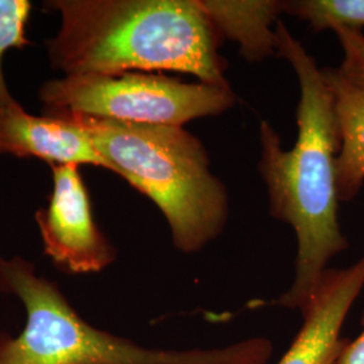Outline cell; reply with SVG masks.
Returning a JSON list of instances; mask_svg holds the SVG:
<instances>
[{"mask_svg": "<svg viewBox=\"0 0 364 364\" xmlns=\"http://www.w3.org/2000/svg\"><path fill=\"white\" fill-rule=\"evenodd\" d=\"M275 33L278 55L299 78V135L293 149L285 150L278 132L262 122L258 169L269 196L270 215L289 224L297 237L294 279L277 304L301 311L329 262L350 247L338 223L340 134L335 96L323 68L282 21L277 22Z\"/></svg>", "mask_w": 364, "mask_h": 364, "instance_id": "6da1fadb", "label": "cell"}, {"mask_svg": "<svg viewBox=\"0 0 364 364\" xmlns=\"http://www.w3.org/2000/svg\"><path fill=\"white\" fill-rule=\"evenodd\" d=\"M52 65L70 75L169 70L228 87L221 36L198 0H50Z\"/></svg>", "mask_w": 364, "mask_h": 364, "instance_id": "7a4b0ae2", "label": "cell"}, {"mask_svg": "<svg viewBox=\"0 0 364 364\" xmlns=\"http://www.w3.org/2000/svg\"><path fill=\"white\" fill-rule=\"evenodd\" d=\"M88 132L107 169L147 196L168 221L173 245L195 254L223 232L230 216L224 183L201 141L176 126L61 114Z\"/></svg>", "mask_w": 364, "mask_h": 364, "instance_id": "3957f363", "label": "cell"}, {"mask_svg": "<svg viewBox=\"0 0 364 364\" xmlns=\"http://www.w3.org/2000/svg\"><path fill=\"white\" fill-rule=\"evenodd\" d=\"M0 291L23 304L26 326L0 338V364H267L274 346L252 338L223 348L156 350L88 324L55 284L21 257H0Z\"/></svg>", "mask_w": 364, "mask_h": 364, "instance_id": "277c9868", "label": "cell"}, {"mask_svg": "<svg viewBox=\"0 0 364 364\" xmlns=\"http://www.w3.org/2000/svg\"><path fill=\"white\" fill-rule=\"evenodd\" d=\"M39 99L49 115L76 114L119 122L176 126L234 107L231 87L183 82L164 75H70L46 81Z\"/></svg>", "mask_w": 364, "mask_h": 364, "instance_id": "5b68a950", "label": "cell"}, {"mask_svg": "<svg viewBox=\"0 0 364 364\" xmlns=\"http://www.w3.org/2000/svg\"><path fill=\"white\" fill-rule=\"evenodd\" d=\"M52 177L48 207L36 213L45 254L66 273L102 272L117 259V248L93 220L77 165H52Z\"/></svg>", "mask_w": 364, "mask_h": 364, "instance_id": "8992f818", "label": "cell"}, {"mask_svg": "<svg viewBox=\"0 0 364 364\" xmlns=\"http://www.w3.org/2000/svg\"><path fill=\"white\" fill-rule=\"evenodd\" d=\"M363 289L364 254L348 267H328L299 311L302 326L278 364H338L350 343L341 329Z\"/></svg>", "mask_w": 364, "mask_h": 364, "instance_id": "52a82bcc", "label": "cell"}, {"mask_svg": "<svg viewBox=\"0 0 364 364\" xmlns=\"http://www.w3.org/2000/svg\"><path fill=\"white\" fill-rule=\"evenodd\" d=\"M34 156L52 165H93L107 169L88 132L68 117H33L21 107L0 120V156Z\"/></svg>", "mask_w": 364, "mask_h": 364, "instance_id": "ba28073f", "label": "cell"}, {"mask_svg": "<svg viewBox=\"0 0 364 364\" xmlns=\"http://www.w3.org/2000/svg\"><path fill=\"white\" fill-rule=\"evenodd\" d=\"M203 11L223 37L239 45L250 61H263L278 54L274 23L285 13L281 0H198Z\"/></svg>", "mask_w": 364, "mask_h": 364, "instance_id": "9c48e42d", "label": "cell"}, {"mask_svg": "<svg viewBox=\"0 0 364 364\" xmlns=\"http://www.w3.org/2000/svg\"><path fill=\"white\" fill-rule=\"evenodd\" d=\"M333 92L340 150L336 158V186L340 203L352 201L364 185V90L348 82L338 69L323 68Z\"/></svg>", "mask_w": 364, "mask_h": 364, "instance_id": "30bf717a", "label": "cell"}, {"mask_svg": "<svg viewBox=\"0 0 364 364\" xmlns=\"http://www.w3.org/2000/svg\"><path fill=\"white\" fill-rule=\"evenodd\" d=\"M285 14L308 22L314 31L364 27V0H289Z\"/></svg>", "mask_w": 364, "mask_h": 364, "instance_id": "8fae6325", "label": "cell"}, {"mask_svg": "<svg viewBox=\"0 0 364 364\" xmlns=\"http://www.w3.org/2000/svg\"><path fill=\"white\" fill-rule=\"evenodd\" d=\"M31 11L27 0H0V120L19 109V105L9 91L3 76V54L10 49H22L30 45L26 25Z\"/></svg>", "mask_w": 364, "mask_h": 364, "instance_id": "7c38bea8", "label": "cell"}, {"mask_svg": "<svg viewBox=\"0 0 364 364\" xmlns=\"http://www.w3.org/2000/svg\"><path fill=\"white\" fill-rule=\"evenodd\" d=\"M343 50L338 72L348 82L364 90V34L362 30L338 28L333 31Z\"/></svg>", "mask_w": 364, "mask_h": 364, "instance_id": "4fadbf2b", "label": "cell"}, {"mask_svg": "<svg viewBox=\"0 0 364 364\" xmlns=\"http://www.w3.org/2000/svg\"><path fill=\"white\" fill-rule=\"evenodd\" d=\"M362 332L355 340H350L343 352L338 364H364V312L362 316Z\"/></svg>", "mask_w": 364, "mask_h": 364, "instance_id": "5bb4252c", "label": "cell"}]
</instances>
